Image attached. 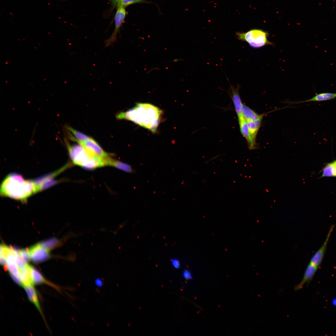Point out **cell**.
Returning a JSON list of instances; mask_svg holds the SVG:
<instances>
[{"mask_svg": "<svg viewBox=\"0 0 336 336\" xmlns=\"http://www.w3.org/2000/svg\"><path fill=\"white\" fill-rule=\"evenodd\" d=\"M163 112L157 106L148 103H138L133 108L116 115L119 119L126 120L153 133H156Z\"/></svg>", "mask_w": 336, "mask_h": 336, "instance_id": "1", "label": "cell"}, {"mask_svg": "<svg viewBox=\"0 0 336 336\" xmlns=\"http://www.w3.org/2000/svg\"><path fill=\"white\" fill-rule=\"evenodd\" d=\"M0 194L22 202L36 193L34 181L26 180L20 174L12 173L3 180L0 186Z\"/></svg>", "mask_w": 336, "mask_h": 336, "instance_id": "2", "label": "cell"}, {"mask_svg": "<svg viewBox=\"0 0 336 336\" xmlns=\"http://www.w3.org/2000/svg\"><path fill=\"white\" fill-rule=\"evenodd\" d=\"M65 142L70 158L74 164L89 170L106 166L105 158L92 154L78 143L71 145L66 139Z\"/></svg>", "mask_w": 336, "mask_h": 336, "instance_id": "3", "label": "cell"}, {"mask_svg": "<svg viewBox=\"0 0 336 336\" xmlns=\"http://www.w3.org/2000/svg\"><path fill=\"white\" fill-rule=\"evenodd\" d=\"M268 33L264 30L252 29L246 32H237L236 38L239 40L246 42L251 47L259 48L267 45H273L268 40Z\"/></svg>", "mask_w": 336, "mask_h": 336, "instance_id": "4", "label": "cell"}, {"mask_svg": "<svg viewBox=\"0 0 336 336\" xmlns=\"http://www.w3.org/2000/svg\"><path fill=\"white\" fill-rule=\"evenodd\" d=\"M126 14L125 7L120 6L117 8L114 18V29L110 37L104 41L105 47L110 46L117 41L118 34L119 32Z\"/></svg>", "mask_w": 336, "mask_h": 336, "instance_id": "5", "label": "cell"}, {"mask_svg": "<svg viewBox=\"0 0 336 336\" xmlns=\"http://www.w3.org/2000/svg\"><path fill=\"white\" fill-rule=\"evenodd\" d=\"M92 154L102 158L110 156V154L105 152L92 138L84 141L77 142Z\"/></svg>", "mask_w": 336, "mask_h": 336, "instance_id": "6", "label": "cell"}, {"mask_svg": "<svg viewBox=\"0 0 336 336\" xmlns=\"http://www.w3.org/2000/svg\"><path fill=\"white\" fill-rule=\"evenodd\" d=\"M263 118L255 120L247 121L250 137L249 140L247 143L248 147L250 150H254L257 148L256 138Z\"/></svg>", "mask_w": 336, "mask_h": 336, "instance_id": "7", "label": "cell"}, {"mask_svg": "<svg viewBox=\"0 0 336 336\" xmlns=\"http://www.w3.org/2000/svg\"><path fill=\"white\" fill-rule=\"evenodd\" d=\"M28 250L31 259L35 263L42 262L49 257V251L42 247L39 244L30 247Z\"/></svg>", "mask_w": 336, "mask_h": 336, "instance_id": "8", "label": "cell"}, {"mask_svg": "<svg viewBox=\"0 0 336 336\" xmlns=\"http://www.w3.org/2000/svg\"><path fill=\"white\" fill-rule=\"evenodd\" d=\"M334 226V225L331 226L323 244L311 258L310 262L318 267L324 258L328 241Z\"/></svg>", "mask_w": 336, "mask_h": 336, "instance_id": "9", "label": "cell"}, {"mask_svg": "<svg viewBox=\"0 0 336 336\" xmlns=\"http://www.w3.org/2000/svg\"><path fill=\"white\" fill-rule=\"evenodd\" d=\"M318 268L310 262L305 269L301 281L295 287V290L297 291L301 289L306 283H308L310 281L315 275Z\"/></svg>", "mask_w": 336, "mask_h": 336, "instance_id": "10", "label": "cell"}, {"mask_svg": "<svg viewBox=\"0 0 336 336\" xmlns=\"http://www.w3.org/2000/svg\"><path fill=\"white\" fill-rule=\"evenodd\" d=\"M231 99L238 118L243 116V111L244 106L239 94L240 86L238 85L237 88L231 85Z\"/></svg>", "mask_w": 336, "mask_h": 336, "instance_id": "11", "label": "cell"}, {"mask_svg": "<svg viewBox=\"0 0 336 336\" xmlns=\"http://www.w3.org/2000/svg\"><path fill=\"white\" fill-rule=\"evenodd\" d=\"M105 161L106 166L114 167L127 173H133L135 172L130 165L120 161L114 159L111 157L105 158Z\"/></svg>", "mask_w": 336, "mask_h": 336, "instance_id": "12", "label": "cell"}, {"mask_svg": "<svg viewBox=\"0 0 336 336\" xmlns=\"http://www.w3.org/2000/svg\"><path fill=\"white\" fill-rule=\"evenodd\" d=\"M66 128L71 133L69 132L68 134L69 138L77 143L88 140L91 138L69 126H67Z\"/></svg>", "mask_w": 336, "mask_h": 336, "instance_id": "13", "label": "cell"}, {"mask_svg": "<svg viewBox=\"0 0 336 336\" xmlns=\"http://www.w3.org/2000/svg\"><path fill=\"white\" fill-rule=\"evenodd\" d=\"M19 275L22 286L33 285L30 270V265L28 264L24 268L19 269Z\"/></svg>", "mask_w": 336, "mask_h": 336, "instance_id": "14", "label": "cell"}, {"mask_svg": "<svg viewBox=\"0 0 336 336\" xmlns=\"http://www.w3.org/2000/svg\"><path fill=\"white\" fill-rule=\"evenodd\" d=\"M23 287L30 301L35 305L41 314L42 315L37 294L33 285L25 286Z\"/></svg>", "mask_w": 336, "mask_h": 336, "instance_id": "15", "label": "cell"}, {"mask_svg": "<svg viewBox=\"0 0 336 336\" xmlns=\"http://www.w3.org/2000/svg\"><path fill=\"white\" fill-rule=\"evenodd\" d=\"M264 114H259L250 107L244 105L243 115L246 121H253L263 118Z\"/></svg>", "mask_w": 336, "mask_h": 336, "instance_id": "16", "label": "cell"}, {"mask_svg": "<svg viewBox=\"0 0 336 336\" xmlns=\"http://www.w3.org/2000/svg\"><path fill=\"white\" fill-rule=\"evenodd\" d=\"M335 98H336V93L323 92L315 95L309 99L296 103H301L310 101H323L331 100Z\"/></svg>", "mask_w": 336, "mask_h": 336, "instance_id": "17", "label": "cell"}, {"mask_svg": "<svg viewBox=\"0 0 336 336\" xmlns=\"http://www.w3.org/2000/svg\"><path fill=\"white\" fill-rule=\"evenodd\" d=\"M30 270L31 277L33 284H40L47 283L40 273L32 266H30Z\"/></svg>", "mask_w": 336, "mask_h": 336, "instance_id": "18", "label": "cell"}, {"mask_svg": "<svg viewBox=\"0 0 336 336\" xmlns=\"http://www.w3.org/2000/svg\"><path fill=\"white\" fill-rule=\"evenodd\" d=\"M60 244L58 240L54 238L45 240L39 243L42 247L49 251L59 246Z\"/></svg>", "mask_w": 336, "mask_h": 336, "instance_id": "19", "label": "cell"}, {"mask_svg": "<svg viewBox=\"0 0 336 336\" xmlns=\"http://www.w3.org/2000/svg\"><path fill=\"white\" fill-rule=\"evenodd\" d=\"M239 123L240 133L246 139L248 143L249 140V133L247 121L243 116L238 118Z\"/></svg>", "mask_w": 336, "mask_h": 336, "instance_id": "20", "label": "cell"}, {"mask_svg": "<svg viewBox=\"0 0 336 336\" xmlns=\"http://www.w3.org/2000/svg\"><path fill=\"white\" fill-rule=\"evenodd\" d=\"M334 176V165L333 162L328 164L324 168L322 176Z\"/></svg>", "mask_w": 336, "mask_h": 336, "instance_id": "21", "label": "cell"}, {"mask_svg": "<svg viewBox=\"0 0 336 336\" xmlns=\"http://www.w3.org/2000/svg\"><path fill=\"white\" fill-rule=\"evenodd\" d=\"M16 262L18 269H21L25 268L27 264V263L21 257L19 253L16 255Z\"/></svg>", "mask_w": 336, "mask_h": 336, "instance_id": "22", "label": "cell"}, {"mask_svg": "<svg viewBox=\"0 0 336 336\" xmlns=\"http://www.w3.org/2000/svg\"><path fill=\"white\" fill-rule=\"evenodd\" d=\"M147 2L145 0H122L120 6L125 7L133 4L145 3Z\"/></svg>", "mask_w": 336, "mask_h": 336, "instance_id": "23", "label": "cell"}, {"mask_svg": "<svg viewBox=\"0 0 336 336\" xmlns=\"http://www.w3.org/2000/svg\"><path fill=\"white\" fill-rule=\"evenodd\" d=\"M19 254L21 257L27 263L31 259L30 255L27 249H23L19 250Z\"/></svg>", "mask_w": 336, "mask_h": 336, "instance_id": "24", "label": "cell"}, {"mask_svg": "<svg viewBox=\"0 0 336 336\" xmlns=\"http://www.w3.org/2000/svg\"><path fill=\"white\" fill-rule=\"evenodd\" d=\"M111 4L112 9H114L119 7L120 4L122 0H109Z\"/></svg>", "mask_w": 336, "mask_h": 336, "instance_id": "25", "label": "cell"}, {"mask_svg": "<svg viewBox=\"0 0 336 336\" xmlns=\"http://www.w3.org/2000/svg\"><path fill=\"white\" fill-rule=\"evenodd\" d=\"M182 276L186 280H190L192 278V274L188 270H185L183 272Z\"/></svg>", "mask_w": 336, "mask_h": 336, "instance_id": "26", "label": "cell"}, {"mask_svg": "<svg viewBox=\"0 0 336 336\" xmlns=\"http://www.w3.org/2000/svg\"><path fill=\"white\" fill-rule=\"evenodd\" d=\"M171 263L172 266L175 268L178 269L180 266V262L177 259H173L171 261Z\"/></svg>", "mask_w": 336, "mask_h": 336, "instance_id": "27", "label": "cell"}, {"mask_svg": "<svg viewBox=\"0 0 336 336\" xmlns=\"http://www.w3.org/2000/svg\"><path fill=\"white\" fill-rule=\"evenodd\" d=\"M0 261L1 264L2 265H6L7 263L6 259L3 257L0 256Z\"/></svg>", "mask_w": 336, "mask_h": 336, "instance_id": "28", "label": "cell"}, {"mask_svg": "<svg viewBox=\"0 0 336 336\" xmlns=\"http://www.w3.org/2000/svg\"><path fill=\"white\" fill-rule=\"evenodd\" d=\"M102 281L100 279H97L96 281V284L97 286L100 287L102 284Z\"/></svg>", "mask_w": 336, "mask_h": 336, "instance_id": "29", "label": "cell"}, {"mask_svg": "<svg viewBox=\"0 0 336 336\" xmlns=\"http://www.w3.org/2000/svg\"><path fill=\"white\" fill-rule=\"evenodd\" d=\"M333 163L334 165V176H336V161Z\"/></svg>", "mask_w": 336, "mask_h": 336, "instance_id": "30", "label": "cell"}, {"mask_svg": "<svg viewBox=\"0 0 336 336\" xmlns=\"http://www.w3.org/2000/svg\"><path fill=\"white\" fill-rule=\"evenodd\" d=\"M332 302L334 304V305H336V299H334L333 300Z\"/></svg>", "mask_w": 336, "mask_h": 336, "instance_id": "31", "label": "cell"}]
</instances>
